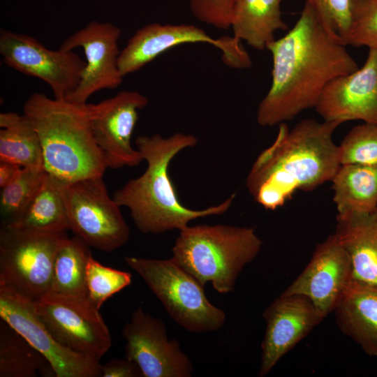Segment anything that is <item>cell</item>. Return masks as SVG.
Segmentation results:
<instances>
[{"mask_svg": "<svg viewBox=\"0 0 377 377\" xmlns=\"http://www.w3.org/2000/svg\"><path fill=\"white\" fill-rule=\"evenodd\" d=\"M54 338L68 349L99 361L110 349V331L87 297L48 292L34 301Z\"/></svg>", "mask_w": 377, "mask_h": 377, "instance_id": "9c48e42d", "label": "cell"}, {"mask_svg": "<svg viewBox=\"0 0 377 377\" xmlns=\"http://www.w3.org/2000/svg\"><path fill=\"white\" fill-rule=\"evenodd\" d=\"M0 161L22 168L44 169L38 134L24 113L0 114Z\"/></svg>", "mask_w": 377, "mask_h": 377, "instance_id": "cb8c5ba5", "label": "cell"}, {"mask_svg": "<svg viewBox=\"0 0 377 377\" xmlns=\"http://www.w3.org/2000/svg\"><path fill=\"white\" fill-rule=\"evenodd\" d=\"M207 43L223 52L226 64L233 68H248L251 61L240 40L230 37L214 38L193 24H147L138 29L120 51L118 66L124 77L134 73L158 56L185 43Z\"/></svg>", "mask_w": 377, "mask_h": 377, "instance_id": "7c38bea8", "label": "cell"}, {"mask_svg": "<svg viewBox=\"0 0 377 377\" xmlns=\"http://www.w3.org/2000/svg\"><path fill=\"white\" fill-rule=\"evenodd\" d=\"M148 102L138 91H121L98 103H88L92 133L108 168L135 167L143 161L131 138L139 111Z\"/></svg>", "mask_w": 377, "mask_h": 377, "instance_id": "4fadbf2b", "label": "cell"}, {"mask_svg": "<svg viewBox=\"0 0 377 377\" xmlns=\"http://www.w3.org/2000/svg\"><path fill=\"white\" fill-rule=\"evenodd\" d=\"M124 261L141 276L170 316L186 330L211 332L223 326L226 313L208 300L204 286L172 258L126 256Z\"/></svg>", "mask_w": 377, "mask_h": 377, "instance_id": "8992f818", "label": "cell"}, {"mask_svg": "<svg viewBox=\"0 0 377 377\" xmlns=\"http://www.w3.org/2000/svg\"><path fill=\"white\" fill-rule=\"evenodd\" d=\"M352 279L350 255L334 232L316 246L308 265L282 293L308 297L327 316Z\"/></svg>", "mask_w": 377, "mask_h": 377, "instance_id": "ac0fdd59", "label": "cell"}, {"mask_svg": "<svg viewBox=\"0 0 377 377\" xmlns=\"http://www.w3.org/2000/svg\"><path fill=\"white\" fill-rule=\"evenodd\" d=\"M282 0H236L230 27L234 38L263 50L275 40L278 30H286L281 17Z\"/></svg>", "mask_w": 377, "mask_h": 377, "instance_id": "44dd1931", "label": "cell"}, {"mask_svg": "<svg viewBox=\"0 0 377 377\" xmlns=\"http://www.w3.org/2000/svg\"><path fill=\"white\" fill-rule=\"evenodd\" d=\"M50 367L43 355L2 320L0 325V377H34Z\"/></svg>", "mask_w": 377, "mask_h": 377, "instance_id": "484cf974", "label": "cell"}, {"mask_svg": "<svg viewBox=\"0 0 377 377\" xmlns=\"http://www.w3.org/2000/svg\"><path fill=\"white\" fill-rule=\"evenodd\" d=\"M315 109L324 121L339 125L353 120L377 124V47L369 48L362 68L331 80Z\"/></svg>", "mask_w": 377, "mask_h": 377, "instance_id": "e0dca14e", "label": "cell"}, {"mask_svg": "<svg viewBox=\"0 0 377 377\" xmlns=\"http://www.w3.org/2000/svg\"><path fill=\"white\" fill-rule=\"evenodd\" d=\"M334 233L350 255L353 279L377 286V209L337 216Z\"/></svg>", "mask_w": 377, "mask_h": 377, "instance_id": "ffe728a7", "label": "cell"}, {"mask_svg": "<svg viewBox=\"0 0 377 377\" xmlns=\"http://www.w3.org/2000/svg\"><path fill=\"white\" fill-rule=\"evenodd\" d=\"M353 47H377V0H354L349 31L343 42Z\"/></svg>", "mask_w": 377, "mask_h": 377, "instance_id": "f546056e", "label": "cell"}, {"mask_svg": "<svg viewBox=\"0 0 377 377\" xmlns=\"http://www.w3.org/2000/svg\"><path fill=\"white\" fill-rule=\"evenodd\" d=\"M331 182L337 216L377 209V165H341Z\"/></svg>", "mask_w": 377, "mask_h": 377, "instance_id": "7402d4cb", "label": "cell"}, {"mask_svg": "<svg viewBox=\"0 0 377 377\" xmlns=\"http://www.w3.org/2000/svg\"><path fill=\"white\" fill-rule=\"evenodd\" d=\"M22 169L17 164L0 161V187L3 188L13 182Z\"/></svg>", "mask_w": 377, "mask_h": 377, "instance_id": "836d02e7", "label": "cell"}, {"mask_svg": "<svg viewBox=\"0 0 377 377\" xmlns=\"http://www.w3.org/2000/svg\"><path fill=\"white\" fill-rule=\"evenodd\" d=\"M353 2L354 0H305L323 25L343 43L350 29Z\"/></svg>", "mask_w": 377, "mask_h": 377, "instance_id": "4dcf8cb0", "label": "cell"}, {"mask_svg": "<svg viewBox=\"0 0 377 377\" xmlns=\"http://www.w3.org/2000/svg\"><path fill=\"white\" fill-rule=\"evenodd\" d=\"M23 113L38 134L47 173L67 184L103 176L108 164L92 133L87 103L35 92L24 103Z\"/></svg>", "mask_w": 377, "mask_h": 377, "instance_id": "277c9868", "label": "cell"}, {"mask_svg": "<svg viewBox=\"0 0 377 377\" xmlns=\"http://www.w3.org/2000/svg\"><path fill=\"white\" fill-rule=\"evenodd\" d=\"M338 146L341 165H377V124L353 127Z\"/></svg>", "mask_w": 377, "mask_h": 377, "instance_id": "f1b7e54d", "label": "cell"}, {"mask_svg": "<svg viewBox=\"0 0 377 377\" xmlns=\"http://www.w3.org/2000/svg\"><path fill=\"white\" fill-rule=\"evenodd\" d=\"M0 54L8 66L48 84L57 100H66L74 92L86 66L73 50H52L31 36L4 29Z\"/></svg>", "mask_w": 377, "mask_h": 377, "instance_id": "30bf717a", "label": "cell"}, {"mask_svg": "<svg viewBox=\"0 0 377 377\" xmlns=\"http://www.w3.org/2000/svg\"><path fill=\"white\" fill-rule=\"evenodd\" d=\"M131 281L130 272L105 266L90 257L86 277L87 297L98 309L108 298L129 286Z\"/></svg>", "mask_w": 377, "mask_h": 377, "instance_id": "83f0119b", "label": "cell"}, {"mask_svg": "<svg viewBox=\"0 0 377 377\" xmlns=\"http://www.w3.org/2000/svg\"><path fill=\"white\" fill-rule=\"evenodd\" d=\"M103 377H139L142 374L138 366L128 360L113 359L101 365Z\"/></svg>", "mask_w": 377, "mask_h": 377, "instance_id": "d6a6232c", "label": "cell"}, {"mask_svg": "<svg viewBox=\"0 0 377 377\" xmlns=\"http://www.w3.org/2000/svg\"><path fill=\"white\" fill-rule=\"evenodd\" d=\"M65 232L0 229V284L36 300L50 291L55 256Z\"/></svg>", "mask_w": 377, "mask_h": 377, "instance_id": "52a82bcc", "label": "cell"}, {"mask_svg": "<svg viewBox=\"0 0 377 377\" xmlns=\"http://www.w3.org/2000/svg\"><path fill=\"white\" fill-rule=\"evenodd\" d=\"M339 126L312 119L291 130L280 124L275 140L259 154L246 177L254 200L274 211L295 192L311 191L331 182L341 166L339 146L332 139Z\"/></svg>", "mask_w": 377, "mask_h": 377, "instance_id": "7a4b0ae2", "label": "cell"}, {"mask_svg": "<svg viewBox=\"0 0 377 377\" xmlns=\"http://www.w3.org/2000/svg\"><path fill=\"white\" fill-rule=\"evenodd\" d=\"M236 0H189L193 15L199 21L219 29L230 27Z\"/></svg>", "mask_w": 377, "mask_h": 377, "instance_id": "1f68e13d", "label": "cell"}, {"mask_svg": "<svg viewBox=\"0 0 377 377\" xmlns=\"http://www.w3.org/2000/svg\"><path fill=\"white\" fill-rule=\"evenodd\" d=\"M44 169L22 168L17 177L1 188V227L16 224L27 210L43 180Z\"/></svg>", "mask_w": 377, "mask_h": 377, "instance_id": "4316f807", "label": "cell"}, {"mask_svg": "<svg viewBox=\"0 0 377 377\" xmlns=\"http://www.w3.org/2000/svg\"><path fill=\"white\" fill-rule=\"evenodd\" d=\"M0 317L43 355L54 376H101L99 361L61 345L36 313L34 300L3 284H0Z\"/></svg>", "mask_w": 377, "mask_h": 377, "instance_id": "8fae6325", "label": "cell"}, {"mask_svg": "<svg viewBox=\"0 0 377 377\" xmlns=\"http://www.w3.org/2000/svg\"><path fill=\"white\" fill-rule=\"evenodd\" d=\"M261 239L252 227L188 226L179 231L172 258L202 286L221 294L234 291L244 268L260 253Z\"/></svg>", "mask_w": 377, "mask_h": 377, "instance_id": "5b68a950", "label": "cell"}, {"mask_svg": "<svg viewBox=\"0 0 377 377\" xmlns=\"http://www.w3.org/2000/svg\"><path fill=\"white\" fill-rule=\"evenodd\" d=\"M126 358L135 362L144 377H189L193 364L176 339H169L161 318L138 307L122 330Z\"/></svg>", "mask_w": 377, "mask_h": 377, "instance_id": "5bb4252c", "label": "cell"}, {"mask_svg": "<svg viewBox=\"0 0 377 377\" xmlns=\"http://www.w3.org/2000/svg\"><path fill=\"white\" fill-rule=\"evenodd\" d=\"M135 142L147 168L140 177L131 179L115 191L112 198L120 207L129 209L141 232L158 235L172 230L180 231L193 220L221 215L230 209L235 194L219 205L200 210L185 207L177 196L169 175V165L180 151L197 145L195 136L182 133L168 138L158 134L140 135Z\"/></svg>", "mask_w": 377, "mask_h": 377, "instance_id": "3957f363", "label": "cell"}, {"mask_svg": "<svg viewBox=\"0 0 377 377\" xmlns=\"http://www.w3.org/2000/svg\"><path fill=\"white\" fill-rule=\"evenodd\" d=\"M65 200L69 230L89 246L112 252L128 242L129 227L103 177L67 184Z\"/></svg>", "mask_w": 377, "mask_h": 377, "instance_id": "ba28073f", "label": "cell"}, {"mask_svg": "<svg viewBox=\"0 0 377 377\" xmlns=\"http://www.w3.org/2000/svg\"><path fill=\"white\" fill-rule=\"evenodd\" d=\"M263 316L266 327L261 343L260 377L267 375L326 317L308 297L283 293L265 309Z\"/></svg>", "mask_w": 377, "mask_h": 377, "instance_id": "2e32d148", "label": "cell"}, {"mask_svg": "<svg viewBox=\"0 0 377 377\" xmlns=\"http://www.w3.org/2000/svg\"><path fill=\"white\" fill-rule=\"evenodd\" d=\"M121 31L110 22L92 21L66 38L61 49L73 50L82 47L86 66L74 92L65 101L85 104L94 93L103 89H114L122 82L118 59V40Z\"/></svg>", "mask_w": 377, "mask_h": 377, "instance_id": "9a60e30c", "label": "cell"}, {"mask_svg": "<svg viewBox=\"0 0 377 377\" xmlns=\"http://www.w3.org/2000/svg\"><path fill=\"white\" fill-rule=\"evenodd\" d=\"M91 256L89 246L80 238L66 237L55 256L50 291L87 297V267Z\"/></svg>", "mask_w": 377, "mask_h": 377, "instance_id": "d4e9b609", "label": "cell"}, {"mask_svg": "<svg viewBox=\"0 0 377 377\" xmlns=\"http://www.w3.org/2000/svg\"><path fill=\"white\" fill-rule=\"evenodd\" d=\"M66 185L45 172L40 186L23 216L10 227L45 232H65L69 230L65 200Z\"/></svg>", "mask_w": 377, "mask_h": 377, "instance_id": "603a6c76", "label": "cell"}, {"mask_svg": "<svg viewBox=\"0 0 377 377\" xmlns=\"http://www.w3.org/2000/svg\"><path fill=\"white\" fill-rule=\"evenodd\" d=\"M346 46L304 3L293 28L267 46L272 83L258 108V124L279 125L315 108L331 80L359 68Z\"/></svg>", "mask_w": 377, "mask_h": 377, "instance_id": "6da1fadb", "label": "cell"}, {"mask_svg": "<svg viewBox=\"0 0 377 377\" xmlns=\"http://www.w3.org/2000/svg\"><path fill=\"white\" fill-rule=\"evenodd\" d=\"M332 313L343 334L367 355L377 357V286L352 279Z\"/></svg>", "mask_w": 377, "mask_h": 377, "instance_id": "d6986e66", "label": "cell"}]
</instances>
